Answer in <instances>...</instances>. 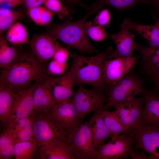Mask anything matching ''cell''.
I'll return each mask as SVG.
<instances>
[{"instance_id":"6da1fadb","label":"cell","mask_w":159,"mask_h":159,"mask_svg":"<svg viewBox=\"0 0 159 159\" xmlns=\"http://www.w3.org/2000/svg\"><path fill=\"white\" fill-rule=\"evenodd\" d=\"M45 71L42 64L33 52L19 53L9 67L1 71L0 83L23 89L45 75Z\"/></svg>"},{"instance_id":"7a4b0ae2","label":"cell","mask_w":159,"mask_h":159,"mask_svg":"<svg viewBox=\"0 0 159 159\" xmlns=\"http://www.w3.org/2000/svg\"><path fill=\"white\" fill-rule=\"evenodd\" d=\"M102 10L96 7L91 9L82 18L75 22L66 20L60 24L52 23L48 25L46 33L61 40L81 53H93L99 51L92 45L85 29V24L88 18L92 14L99 13Z\"/></svg>"},{"instance_id":"3957f363","label":"cell","mask_w":159,"mask_h":159,"mask_svg":"<svg viewBox=\"0 0 159 159\" xmlns=\"http://www.w3.org/2000/svg\"><path fill=\"white\" fill-rule=\"evenodd\" d=\"M109 46L97 55L90 57L78 55L69 51L73 59L72 67L75 78V84H87L94 88L104 91L105 86L103 80V70L105 61L110 59L113 51Z\"/></svg>"},{"instance_id":"277c9868","label":"cell","mask_w":159,"mask_h":159,"mask_svg":"<svg viewBox=\"0 0 159 159\" xmlns=\"http://www.w3.org/2000/svg\"><path fill=\"white\" fill-rule=\"evenodd\" d=\"M145 87L143 80L130 72L120 80L106 86L105 90L107 101L104 109L108 110L115 104L127 98L142 93Z\"/></svg>"},{"instance_id":"5b68a950","label":"cell","mask_w":159,"mask_h":159,"mask_svg":"<svg viewBox=\"0 0 159 159\" xmlns=\"http://www.w3.org/2000/svg\"><path fill=\"white\" fill-rule=\"evenodd\" d=\"M38 148L51 141L61 139L68 141L66 134L58 126L48 112L33 111L29 116Z\"/></svg>"},{"instance_id":"8992f818","label":"cell","mask_w":159,"mask_h":159,"mask_svg":"<svg viewBox=\"0 0 159 159\" xmlns=\"http://www.w3.org/2000/svg\"><path fill=\"white\" fill-rule=\"evenodd\" d=\"M49 113L67 135L72 133L82 122V119L72 99L55 104Z\"/></svg>"},{"instance_id":"52a82bcc","label":"cell","mask_w":159,"mask_h":159,"mask_svg":"<svg viewBox=\"0 0 159 159\" xmlns=\"http://www.w3.org/2000/svg\"><path fill=\"white\" fill-rule=\"evenodd\" d=\"M108 143L102 144L97 151L95 159H121L132 157V144L135 140L126 134L113 135Z\"/></svg>"},{"instance_id":"ba28073f","label":"cell","mask_w":159,"mask_h":159,"mask_svg":"<svg viewBox=\"0 0 159 159\" xmlns=\"http://www.w3.org/2000/svg\"><path fill=\"white\" fill-rule=\"evenodd\" d=\"M71 151L76 159H95L96 148L91 132L85 122H82L68 137Z\"/></svg>"},{"instance_id":"9c48e42d","label":"cell","mask_w":159,"mask_h":159,"mask_svg":"<svg viewBox=\"0 0 159 159\" xmlns=\"http://www.w3.org/2000/svg\"><path fill=\"white\" fill-rule=\"evenodd\" d=\"M75 92L73 102L82 120L86 115L103 108L107 97L104 91L95 88L88 89L79 85Z\"/></svg>"},{"instance_id":"30bf717a","label":"cell","mask_w":159,"mask_h":159,"mask_svg":"<svg viewBox=\"0 0 159 159\" xmlns=\"http://www.w3.org/2000/svg\"><path fill=\"white\" fill-rule=\"evenodd\" d=\"M144 97L127 98L115 104V112L124 124L127 134L141 124V115L144 105Z\"/></svg>"},{"instance_id":"8fae6325","label":"cell","mask_w":159,"mask_h":159,"mask_svg":"<svg viewBox=\"0 0 159 159\" xmlns=\"http://www.w3.org/2000/svg\"><path fill=\"white\" fill-rule=\"evenodd\" d=\"M128 135L135 140V149H140L152 159H159V128L153 125H140Z\"/></svg>"},{"instance_id":"7c38bea8","label":"cell","mask_w":159,"mask_h":159,"mask_svg":"<svg viewBox=\"0 0 159 159\" xmlns=\"http://www.w3.org/2000/svg\"><path fill=\"white\" fill-rule=\"evenodd\" d=\"M137 61V58L133 56L115 58L105 61L102 76L105 87L122 79L134 67Z\"/></svg>"},{"instance_id":"4fadbf2b","label":"cell","mask_w":159,"mask_h":159,"mask_svg":"<svg viewBox=\"0 0 159 159\" xmlns=\"http://www.w3.org/2000/svg\"><path fill=\"white\" fill-rule=\"evenodd\" d=\"M35 84L19 92L11 110L7 124L9 127L19 120L29 116L34 110L33 95Z\"/></svg>"},{"instance_id":"5bb4252c","label":"cell","mask_w":159,"mask_h":159,"mask_svg":"<svg viewBox=\"0 0 159 159\" xmlns=\"http://www.w3.org/2000/svg\"><path fill=\"white\" fill-rule=\"evenodd\" d=\"M54 37L45 33L34 35L29 41L32 52L42 64L52 58L62 46Z\"/></svg>"},{"instance_id":"9a60e30c","label":"cell","mask_w":159,"mask_h":159,"mask_svg":"<svg viewBox=\"0 0 159 159\" xmlns=\"http://www.w3.org/2000/svg\"><path fill=\"white\" fill-rule=\"evenodd\" d=\"M51 80L45 74L37 80L39 82L35 84L33 93V111L48 112L56 104L52 93Z\"/></svg>"},{"instance_id":"2e32d148","label":"cell","mask_w":159,"mask_h":159,"mask_svg":"<svg viewBox=\"0 0 159 159\" xmlns=\"http://www.w3.org/2000/svg\"><path fill=\"white\" fill-rule=\"evenodd\" d=\"M120 27V30L119 32L110 36L117 47L112 53L110 59L132 57L133 51L138 49V44L134 41L136 35L132 33L126 28Z\"/></svg>"},{"instance_id":"e0dca14e","label":"cell","mask_w":159,"mask_h":159,"mask_svg":"<svg viewBox=\"0 0 159 159\" xmlns=\"http://www.w3.org/2000/svg\"><path fill=\"white\" fill-rule=\"evenodd\" d=\"M35 156L41 159H76L68 141L61 139L54 140L38 147Z\"/></svg>"},{"instance_id":"ac0fdd59","label":"cell","mask_w":159,"mask_h":159,"mask_svg":"<svg viewBox=\"0 0 159 159\" xmlns=\"http://www.w3.org/2000/svg\"><path fill=\"white\" fill-rule=\"evenodd\" d=\"M75 76L72 67L64 74L57 78H51V88L55 103L62 102L73 96L75 92Z\"/></svg>"},{"instance_id":"d6986e66","label":"cell","mask_w":159,"mask_h":159,"mask_svg":"<svg viewBox=\"0 0 159 159\" xmlns=\"http://www.w3.org/2000/svg\"><path fill=\"white\" fill-rule=\"evenodd\" d=\"M142 94L145 102L141 113V125H153L159 128V95L145 87Z\"/></svg>"},{"instance_id":"ffe728a7","label":"cell","mask_w":159,"mask_h":159,"mask_svg":"<svg viewBox=\"0 0 159 159\" xmlns=\"http://www.w3.org/2000/svg\"><path fill=\"white\" fill-rule=\"evenodd\" d=\"M104 111L102 108L96 111L91 118L85 122L91 132L96 149H98L107 138L113 136L104 120Z\"/></svg>"},{"instance_id":"44dd1931","label":"cell","mask_w":159,"mask_h":159,"mask_svg":"<svg viewBox=\"0 0 159 159\" xmlns=\"http://www.w3.org/2000/svg\"><path fill=\"white\" fill-rule=\"evenodd\" d=\"M6 127L4 130L14 145L34 137L32 120L29 116L19 120L10 127Z\"/></svg>"},{"instance_id":"7402d4cb","label":"cell","mask_w":159,"mask_h":159,"mask_svg":"<svg viewBox=\"0 0 159 159\" xmlns=\"http://www.w3.org/2000/svg\"><path fill=\"white\" fill-rule=\"evenodd\" d=\"M137 50L142 56L141 67L150 78L159 76V48H153L138 44Z\"/></svg>"},{"instance_id":"603a6c76","label":"cell","mask_w":159,"mask_h":159,"mask_svg":"<svg viewBox=\"0 0 159 159\" xmlns=\"http://www.w3.org/2000/svg\"><path fill=\"white\" fill-rule=\"evenodd\" d=\"M2 83H0V120L7 125L11 110L19 91Z\"/></svg>"},{"instance_id":"cb8c5ba5","label":"cell","mask_w":159,"mask_h":159,"mask_svg":"<svg viewBox=\"0 0 159 159\" xmlns=\"http://www.w3.org/2000/svg\"><path fill=\"white\" fill-rule=\"evenodd\" d=\"M129 30L136 31L147 41L149 47L159 48V29L155 25H144L134 23L128 18L125 19L120 25Z\"/></svg>"},{"instance_id":"d4e9b609","label":"cell","mask_w":159,"mask_h":159,"mask_svg":"<svg viewBox=\"0 0 159 159\" xmlns=\"http://www.w3.org/2000/svg\"><path fill=\"white\" fill-rule=\"evenodd\" d=\"M4 34L0 36V66L2 69L10 66L19 54L17 49L9 46Z\"/></svg>"},{"instance_id":"484cf974","label":"cell","mask_w":159,"mask_h":159,"mask_svg":"<svg viewBox=\"0 0 159 159\" xmlns=\"http://www.w3.org/2000/svg\"><path fill=\"white\" fill-rule=\"evenodd\" d=\"M55 14V12L45 6H40L28 9L26 15L35 24L43 26L50 24Z\"/></svg>"},{"instance_id":"4316f807","label":"cell","mask_w":159,"mask_h":159,"mask_svg":"<svg viewBox=\"0 0 159 159\" xmlns=\"http://www.w3.org/2000/svg\"><path fill=\"white\" fill-rule=\"evenodd\" d=\"M37 148L35 137L27 141L16 143L14 145L15 159H32L35 157Z\"/></svg>"},{"instance_id":"83f0119b","label":"cell","mask_w":159,"mask_h":159,"mask_svg":"<svg viewBox=\"0 0 159 159\" xmlns=\"http://www.w3.org/2000/svg\"><path fill=\"white\" fill-rule=\"evenodd\" d=\"M152 0H97L91 4V9L96 7L103 8L106 5L112 6L120 11H123L132 8L137 4H152Z\"/></svg>"},{"instance_id":"f1b7e54d","label":"cell","mask_w":159,"mask_h":159,"mask_svg":"<svg viewBox=\"0 0 159 159\" xmlns=\"http://www.w3.org/2000/svg\"><path fill=\"white\" fill-rule=\"evenodd\" d=\"M5 36L7 40L13 44L29 43L27 29L19 22H16L13 24L8 29Z\"/></svg>"},{"instance_id":"f546056e","label":"cell","mask_w":159,"mask_h":159,"mask_svg":"<svg viewBox=\"0 0 159 159\" xmlns=\"http://www.w3.org/2000/svg\"><path fill=\"white\" fill-rule=\"evenodd\" d=\"M26 15L19 11L0 7V34H4L5 31L14 23L20 19H23Z\"/></svg>"},{"instance_id":"4dcf8cb0","label":"cell","mask_w":159,"mask_h":159,"mask_svg":"<svg viewBox=\"0 0 159 159\" xmlns=\"http://www.w3.org/2000/svg\"><path fill=\"white\" fill-rule=\"evenodd\" d=\"M103 118L107 127L113 135L126 134L127 131L122 121L115 112L104 110Z\"/></svg>"},{"instance_id":"1f68e13d","label":"cell","mask_w":159,"mask_h":159,"mask_svg":"<svg viewBox=\"0 0 159 159\" xmlns=\"http://www.w3.org/2000/svg\"><path fill=\"white\" fill-rule=\"evenodd\" d=\"M44 4L47 8L56 13L59 19L64 21L71 20L70 12L59 0H46Z\"/></svg>"},{"instance_id":"d6a6232c","label":"cell","mask_w":159,"mask_h":159,"mask_svg":"<svg viewBox=\"0 0 159 159\" xmlns=\"http://www.w3.org/2000/svg\"><path fill=\"white\" fill-rule=\"evenodd\" d=\"M13 156L14 145L4 130L0 136V159H11Z\"/></svg>"},{"instance_id":"836d02e7","label":"cell","mask_w":159,"mask_h":159,"mask_svg":"<svg viewBox=\"0 0 159 159\" xmlns=\"http://www.w3.org/2000/svg\"><path fill=\"white\" fill-rule=\"evenodd\" d=\"M85 27L87 33L92 39L100 42L107 36V33L103 26L95 24L91 21H86Z\"/></svg>"},{"instance_id":"e575fe53","label":"cell","mask_w":159,"mask_h":159,"mask_svg":"<svg viewBox=\"0 0 159 159\" xmlns=\"http://www.w3.org/2000/svg\"><path fill=\"white\" fill-rule=\"evenodd\" d=\"M68 66L67 62H60L53 59L49 64L47 72L50 74H64Z\"/></svg>"},{"instance_id":"d590c367","label":"cell","mask_w":159,"mask_h":159,"mask_svg":"<svg viewBox=\"0 0 159 159\" xmlns=\"http://www.w3.org/2000/svg\"><path fill=\"white\" fill-rule=\"evenodd\" d=\"M111 15L109 9L102 10L94 19V23L96 25L109 27L110 24Z\"/></svg>"},{"instance_id":"8d00e7d4","label":"cell","mask_w":159,"mask_h":159,"mask_svg":"<svg viewBox=\"0 0 159 159\" xmlns=\"http://www.w3.org/2000/svg\"><path fill=\"white\" fill-rule=\"evenodd\" d=\"M69 48L67 47L64 48L62 46L59 48L53 56V59L60 62H67L69 55Z\"/></svg>"},{"instance_id":"74e56055","label":"cell","mask_w":159,"mask_h":159,"mask_svg":"<svg viewBox=\"0 0 159 159\" xmlns=\"http://www.w3.org/2000/svg\"><path fill=\"white\" fill-rule=\"evenodd\" d=\"M46 0H26L22 4V6L20 9L19 11L26 15V12L28 9L41 6L42 5L44 4Z\"/></svg>"},{"instance_id":"f35d334b","label":"cell","mask_w":159,"mask_h":159,"mask_svg":"<svg viewBox=\"0 0 159 159\" xmlns=\"http://www.w3.org/2000/svg\"><path fill=\"white\" fill-rule=\"evenodd\" d=\"M26 0H0V4L4 3H7V5L12 7H14L22 5Z\"/></svg>"},{"instance_id":"ab89813d","label":"cell","mask_w":159,"mask_h":159,"mask_svg":"<svg viewBox=\"0 0 159 159\" xmlns=\"http://www.w3.org/2000/svg\"><path fill=\"white\" fill-rule=\"evenodd\" d=\"M151 14L155 19L159 17V0H156L153 2Z\"/></svg>"},{"instance_id":"60d3db41","label":"cell","mask_w":159,"mask_h":159,"mask_svg":"<svg viewBox=\"0 0 159 159\" xmlns=\"http://www.w3.org/2000/svg\"><path fill=\"white\" fill-rule=\"evenodd\" d=\"M131 158L132 159H151L149 155H148L143 153L134 151Z\"/></svg>"},{"instance_id":"b9f144b4","label":"cell","mask_w":159,"mask_h":159,"mask_svg":"<svg viewBox=\"0 0 159 159\" xmlns=\"http://www.w3.org/2000/svg\"><path fill=\"white\" fill-rule=\"evenodd\" d=\"M154 84V91L159 94V76H155L150 78Z\"/></svg>"},{"instance_id":"7bdbcfd3","label":"cell","mask_w":159,"mask_h":159,"mask_svg":"<svg viewBox=\"0 0 159 159\" xmlns=\"http://www.w3.org/2000/svg\"><path fill=\"white\" fill-rule=\"evenodd\" d=\"M156 20V22L155 24L159 29V17L157 18Z\"/></svg>"},{"instance_id":"ee69618b","label":"cell","mask_w":159,"mask_h":159,"mask_svg":"<svg viewBox=\"0 0 159 159\" xmlns=\"http://www.w3.org/2000/svg\"><path fill=\"white\" fill-rule=\"evenodd\" d=\"M152 0V1H153V2H154L156 0Z\"/></svg>"}]
</instances>
